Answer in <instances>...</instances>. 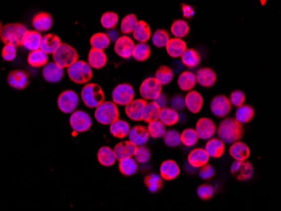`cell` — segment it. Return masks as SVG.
<instances>
[{
  "mask_svg": "<svg viewBox=\"0 0 281 211\" xmlns=\"http://www.w3.org/2000/svg\"><path fill=\"white\" fill-rule=\"evenodd\" d=\"M133 33V37L135 38V40H137L138 42H142V43H146L152 36L150 26L144 20L138 21V25L134 29Z\"/></svg>",
  "mask_w": 281,
  "mask_h": 211,
  "instance_id": "32",
  "label": "cell"
},
{
  "mask_svg": "<svg viewBox=\"0 0 281 211\" xmlns=\"http://www.w3.org/2000/svg\"><path fill=\"white\" fill-rule=\"evenodd\" d=\"M209 161V156L205 149L196 148L191 150L188 155V162L190 167L194 168H201L207 165Z\"/></svg>",
  "mask_w": 281,
  "mask_h": 211,
  "instance_id": "22",
  "label": "cell"
},
{
  "mask_svg": "<svg viewBox=\"0 0 281 211\" xmlns=\"http://www.w3.org/2000/svg\"><path fill=\"white\" fill-rule=\"evenodd\" d=\"M42 36L40 32L36 31H28L25 34L23 38L22 46L26 48L27 50L32 51L38 50L41 47Z\"/></svg>",
  "mask_w": 281,
  "mask_h": 211,
  "instance_id": "30",
  "label": "cell"
},
{
  "mask_svg": "<svg viewBox=\"0 0 281 211\" xmlns=\"http://www.w3.org/2000/svg\"><path fill=\"white\" fill-rule=\"evenodd\" d=\"M137 148H138V146H136L129 140L120 142L115 146V149L113 150L116 160L121 161L123 159L133 157L135 155Z\"/></svg>",
  "mask_w": 281,
  "mask_h": 211,
  "instance_id": "24",
  "label": "cell"
},
{
  "mask_svg": "<svg viewBox=\"0 0 281 211\" xmlns=\"http://www.w3.org/2000/svg\"><path fill=\"white\" fill-rule=\"evenodd\" d=\"M216 132L221 141L226 144H233L242 139L244 129L243 124L237 122L235 117H226L220 122Z\"/></svg>",
  "mask_w": 281,
  "mask_h": 211,
  "instance_id": "1",
  "label": "cell"
},
{
  "mask_svg": "<svg viewBox=\"0 0 281 211\" xmlns=\"http://www.w3.org/2000/svg\"><path fill=\"white\" fill-rule=\"evenodd\" d=\"M146 104V101L143 100L142 98L140 99H134L129 104L126 106L125 111L127 117L133 121H141L142 120V114H143L144 106Z\"/></svg>",
  "mask_w": 281,
  "mask_h": 211,
  "instance_id": "16",
  "label": "cell"
},
{
  "mask_svg": "<svg viewBox=\"0 0 281 211\" xmlns=\"http://www.w3.org/2000/svg\"><path fill=\"white\" fill-rule=\"evenodd\" d=\"M146 128L148 131L149 136L152 137L153 139L162 138L166 132L165 126L163 125L159 120L150 122Z\"/></svg>",
  "mask_w": 281,
  "mask_h": 211,
  "instance_id": "50",
  "label": "cell"
},
{
  "mask_svg": "<svg viewBox=\"0 0 281 211\" xmlns=\"http://www.w3.org/2000/svg\"><path fill=\"white\" fill-rule=\"evenodd\" d=\"M1 29H2V23L0 21V34H1Z\"/></svg>",
  "mask_w": 281,
  "mask_h": 211,
  "instance_id": "60",
  "label": "cell"
},
{
  "mask_svg": "<svg viewBox=\"0 0 281 211\" xmlns=\"http://www.w3.org/2000/svg\"><path fill=\"white\" fill-rule=\"evenodd\" d=\"M169 39V34L164 29H157L152 36V43L157 47H166Z\"/></svg>",
  "mask_w": 281,
  "mask_h": 211,
  "instance_id": "51",
  "label": "cell"
},
{
  "mask_svg": "<svg viewBox=\"0 0 281 211\" xmlns=\"http://www.w3.org/2000/svg\"><path fill=\"white\" fill-rule=\"evenodd\" d=\"M190 32V25L187 21L184 20H174L171 25V33L174 37L182 39L183 37L187 36Z\"/></svg>",
  "mask_w": 281,
  "mask_h": 211,
  "instance_id": "44",
  "label": "cell"
},
{
  "mask_svg": "<svg viewBox=\"0 0 281 211\" xmlns=\"http://www.w3.org/2000/svg\"><path fill=\"white\" fill-rule=\"evenodd\" d=\"M112 100L116 105L127 106L135 98V91L128 83L119 84L112 92Z\"/></svg>",
  "mask_w": 281,
  "mask_h": 211,
  "instance_id": "7",
  "label": "cell"
},
{
  "mask_svg": "<svg viewBox=\"0 0 281 211\" xmlns=\"http://www.w3.org/2000/svg\"><path fill=\"white\" fill-rule=\"evenodd\" d=\"M180 139H181V143L183 145H185L187 147H191L197 144L199 137L196 129L190 128H186L180 133Z\"/></svg>",
  "mask_w": 281,
  "mask_h": 211,
  "instance_id": "46",
  "label": "cell"
},
{
  "mask_svg": "<svg viewBox=\"0 0 281 211\" xmlns=\"http://www.w3.org/2000/svg\"><path fill=\"white\" fill-rule=\"evenodd\" d=\"M54 63L62 69H68L78 60V53L74 47L68 43H62L58 50L53 53Z\"/></svg>",
  "mask_w": 281,
  "mask_h": 211,
  "instance_id": "6",
  "label": "cell"
},
{
  "mask_svg": "<svg viewBox=\"0 0 281 211\" xmlns=\"http://www.w3.org/2000/svg\"><path fill=\"white\" fill-rule=\"evenodd\" d=\"M97 158L99 163L104 167H111L116 161L114 150L108 146H103L99 149L97 153Z\"/></svg>",
  "mask_w": 281,
  "mask_h": 211,
  "instance_id": "36",
  "label": "cell"
},
{
  "mask_svg": "<svg viewBox=\"0 0 281 211\" xmlns=\"http://www.w3.org/2000/svg\"><path fill=\"white\" fill-rule=\"evenodd\" d=\"M159 172L163 180L172 181L179 177L180 168L174 160H166L160 166Z\"/></svg>",
  "mask_w": 281,
  "mask_h": 211,
  "instance_id": "18",
  "label": "cell"
},
{
  "mask_svg": "<svg viewBox=\"0 0 281 211\" xmlns=\"http://www.w3.org/2000/svg\"><path fill=\"white\" fill-rule=\"evenodd\" d=\"M135 43L133 40L127 36H119L115 42L114 49L117 55L125 59L133 57Z\"/></svg>",
  "mask_w": 281,
  "mask_h": 211,
  "instance_id": "13",
  "label": "cell"
},
{
  "mask_svg": "<svg viewBox=\"0 0 281 211\" xmlns=\"http://www.w3.org/2000/svg\"><path fill=\"white\" fill-rule=\"evenodd\" d=\"M110 40L107 34L103 32H98L91 36L90 45L92 48L98 50H105L110 46Z\"/></svg>",
  "mask_w": 281,
  "mask_h": 211,
  "instance_id": "42",
  "label": "cell"
},
{
  "mask_svg": "<svg viewBox=\"0 0 281 211\" xmlns=\"http://www.w3.org/2000/svg\"><path fill=\"white\" fill-rule=\"evenodd\" d=\"M196 75L191 71H184L178 78V86L184 92H190L196 86Z\"/></svg>",
  "mask_w": 281,
  "mask_h": 211,
  "instance_id": "34",
  "label": "cell"
},
{
  "mask_svg": "<svg viewBox=\"0 0 281 211\" xmlns=\"http://www.w3.org/2000/svg\"><path fill=\"white\" fill-rule=\"evenodd\" d=\"M196 82L203 87H211L216 82V74L211 68H202L196 73Z\"/></svg>",
  "mask_w": 281,
  "mask_h": 211,
  "instance_id": "25",
  "label": "cell"
},
{
  "mask_svg": "<svg viewBox=\"0 0 281 211\" xmlns=\"http://www.w3.org/2000/svg\"><path fill=\"white\" fill-rule=\"evenodd\" d=\"M154 78L161 86H166L170 83L174 78V71L170 67L162 65L156 71Z\"/></svg>",
  "mask_w": 281,
  "mask_h": 211,
  "instance_id": "41",
  "label": "cell"
},
{
  "mask_svg": "<svg viewBox=\"0 0 281 211\" xmlns=\"http://www.w3.org/2000/svg\"><path fill=\"white\" fill-rule=\"evenodd\" d=\"M29 74L24 70H12L8 73L7 81L8 86L16 90H24L29 85Z\"/></svg>",
  "mask_w": 281,
  "mask_h": 211,
  "instance_id": "15",
  "label": "cell"
},
{
  "mask_svg": "<svg viewBox=\"0 0 281 211\" xmlns=\"http://www.w3.org/2000/svg\"><path fill=\"white\" fill-rule=\"evenodd\" d=\"M88 64L94 70H100L107 64V56L103 50L91 48L88 54Z\"/></svg>",
  "mask_w": 281,
  "mask_h": 211,
  "instance_id": "28",
  "label": "cell"
},
{
  "mask_svg": "<svg viewBox=\"0 0 281 211\" xmlns=\"http://www.w3.org/2000/svg\"><path fill=\"white\" fill-rule=\"evenodd\" d=\"M196 131L199 139H211L215 132L216 127L213 120L208 117H202L196 122Z\"/></svg>",
  "mask_w": 281,
  "mask_h": 211,
  "instance_id": "14",
  "label": "cell"
},
{
  "mask_svg": "<svg viewBox=\"0 0 281 211\" xmlns=\"http://www.w3.org/2000/svg\"><path fill=\"white\" fill-rule=\"evenodd\" d=\"M151 55V47L147 43L139 42L135 45L133 50V57L137 61H146Z\"/></svg>",
  "mask_w": 281,
  "mask_h": 211,
  "instance_id": "45",
  "label": "cell"
},
{
  "mask_svg": "<svg viewBox=\"0 0 281 211\" xmlns=\"http://www.w3.org/2000/svg\"><path fill=\"white\" fill-rule=\"evenodd\" d=\"M211 110L215 116L218 117H225L232 110V104L228 98L224 95H219L213 98L211 103Z\"/></svg>",
  "mask_w": 281,
  "mask_h": 211,
  "instance_id": "12",
  "label": "cell"
},
{
  "mask_svg": "<svg viewBox=\"0 0 281 211\" xmlns=\"http://www.w3.org/2000/svg\"><path fill=\"white\" fill-rule=\"evenodd\" d=\"M95 119L103 125H110L115 121L119 119L120 112L113 102H104L99 106H97L94 112Z\"/></svg>",
  "mask_w": 281,
  "mask_h": 211,
  "instance_id": "4",
  "label": "cell"
},
{
  "mask_svg": "<svg viewBox=\"0 0 281 211\" xmlns=\"http://www.w3.org/2000/svg\"><path fill=\"white\" fill-rule=\"evenodd\" d=\"M27 62L31 66L41 68V67H44L47 64L48 56L44 52H42L41 49L32 51L28 54Z\"/></svg>",
  "mask_w": 281,
  "mask_h": 211,
  "instance_id": "39",
  "label": "cell"
},
{
  "mask_svg": "<svg viewBox=\"0 0 281 211\" xmlns=\"http://www.w3.org/2000/svg\"><path fill=\"white\" fill-rule=\"evenodd\" d=\"M149 133L147 128L144 126L137 125L130 129L128 138L129 141L132 142L136 146L145 145L148 141Z\"/></svg>",
  "mask_w": 281,
  "mask_h": 211,
  "instance_id": "21",
  "label": "cell"
},
{
  "mask_svg": "<svg viewBox=\"0 0 281 211\" xmlns=\"http://www.w3.org/2000/svg\"><path fill=\"white\" fill-rule=\"evenodd\" d=\"M254 167L248 161H235L231 167V173L237 180H249L254 175Z\"/></svg>",
  "mask_w": 281,
  "mask_h": 211,
  "instance_id": "11",
  "label": "cell"
},
{
  "mask_svg": "<svg viewBox=\"0 0 281 211\" xmlns=\"http://www.w3.org/2000/svg\"><path fill=\"white\" fill-rule=\"evenodd\" d=\"M181 8H182V13L183 15L185 18H187V19H190L194 16L195 14V9H194L193 7L189 5L187 3H182L181 4Z\"/></svg>",
  "mask_w": 281,
  "mask_h": 211,
  "instance_id": "58",
  "label": "cell"
},
{
  "mask_svg": "<svg viewBox=\"0 0 281 211\" xmlns=\"http://www.w3.org/2000/svg\"><path fill=\"white\" fill-rule=\"evenodd\" d=\"M185 106L192 113H198L203 107L204 99L200 92L190 91L185 97Z\"/></svg>",
  "mask_w": 281,
  "mask_h": 211,
  "instance_id": "19",
  "label": "cell"
},
{
  "mask_svg": "<svg viewBox=\"0 0 281 211\" xmlns=\"http://www.w3.org/2000/svg\"><path fill=\"white\" fill-rule=\"evenodd\" d=\"M27 29L25 25L20 23H9L3 25L1 29L0 40L6 44L14 45L19 47L22 44L23 38L26 33Z\"/></svg>",
  "mask_w": 281,
  "mask_h": 211,
  "instance_id": "2",
  "label": "cell"
},
{
  "mask_svg": "<svg viewBox=\"0 0 281 211\" xmlns=\"http://www.w3.org/2000/svg\"><path fill=\"white\" fill-rule=\"evenodd\" d=\"M118 14L115 12H105L100 18V23L103 27L107 30H113L116 28L118 23Z\"/></svg>",
  "mask_w": 281,
  "mask_h": 211,
  "instance_id": "49",
  "label": "cell"
},
{
  "mask_svg": "<svg viewBox=\"0 0 281 211\" xmlns=\"http://www.w3.org/2000/svg\"><path fill=\"white\" fill-rule=\"evenodd\" d=\"M201 59L202 58H201L200 53L193 48H189V49L187 48L181 56L182 64L188 67L189 69H193L199 65V64L201 63Z\"/></svg>",
  "mask_w": 281,
  "mask_h": 211,
  "instance_id": "37",
  "label": "cell"
},
{
  "mask_svg": "<svg viewBox=\"0 0 281 211\" xmlns=\"http://www.w3.org/2000/svg\"><path fill=\"white\" fill-rule=\"evenodd\" d=\"M171 108L174 109L175 111H181L185 107V97L181 95H176L170 101Z\"/></svg>",
  "mask_w": 281,
  "mask_h": 211,
  "instance_id": "57",
  "label": "cell"
},
{
  "mask_svg": "<svg viewBox=\"0 0 281 211\" xmlns=\"http://www.w3.org/2000/svg\"><path fill=\"white\" fill-rule=\"evenodd\" d=\"M215 174V170L214 167L211 164L205 165L203 167H201L200 172H199V175L205 180H208L212 178Z\"/></svg>",
  "mask_w": 281,
  "mask_h": 211,
  "instance_id": "56",
  "label": "cell"
},
{
  "mask_svg": "<svg viewBox=\"0 0 281 211\" xmlns=\"http://www.w3.org/2000/svg\"><path fill=\"white\" fill-rule=\"evenodd\" d=\"M68 75L74 83L86 84L93 77V70L88 63L83 60H77L68 68Z\"/></svg>",
  "mask_w": 281,
  "mask_h": 211,
  "instance_id": "5",
  "label": "cell"
},
{
  "mask_svg": "<svg viewBox=\"0 0 281 211\" xmlns=\"http://www.w3.org/2000/svg\"><path fill=\"white\" fill-rule=\"evenodd\" d=\"M31 23L38 32L49 31L53 26V16L47 12H39L34 15Z\"/></svg>",
  "mask_w": 281,
  "mask_h": 211,
  "instance_id": "20",
  "label": "cell"
},
{
  "mask_svg": "<svg viewBox=\"0 0 281 211\" xmlns=\"http://www.w3.org/2000/svg\"><path fill=\"white\" fill-rule=\"evenodd\" d=\"M163 138L165 145L168 147H176L181 144L180 133L175 129L166 130Z\"/></svg>",
  "mask_w": 281,
  "mask_h": 211,
  "instance_id": "48",
  "label": "cell"
},
{
  "mask_svg": "<svg viewBox=\"0 0 281 211\" xmlns=\"http://www.w3.org/2000/svg\"><path fill=\"white\" fill-rule=\"evenodd\" d=\"M138 23V18L135 14H127L122 19L121 23V31L124 34L133 33Z\"/></svg>",
  "mask_w": 281,
  "mask_h": 211,
  "instance_id": "47",
  "label": "cell"
},
{
  "mask_svg": "<svg viewBox=\"0 0 281 211\" xmlns=\"http://www.w3.org/2000/svg\"><path fill=\"white\" fill-rule=\"evenodd\" d=\"M81 98L86 106L96 108L105 102V96L102 87L96 83L86 84L81 92Z\"/></svg>",
  "mask_w": 281,
  "mask_h": 211,
  "instance_id": "3",
  "label": "cell"
},
{
  "mask_svg": "<svg viewBox=\"0 0 281 211\" xmlns=\"http://www.w3.org/2000/svg\"><path fill=\"white\" fill-rule=\"evenodd\" d=\"M154 102L157 103V105L159 106L161 108H163V107H165L166 105L168 104V98L165 95L161 93L159 97Z\"/></svg>",
  "mask_w": 281,
  "mask_h": 211,
  "instance_id": "59",
  "label": "cell"
},
{
  "mask_svg": "<svg viewBox=\"0 0 281 211\" xmlns=\"http://www.w3.org/2000/svg\"><path fill=\"white\" fill-rule=\"evenodd\" d=\"M165 47L168 55L172 58H179L187 49V45L184 40L174 37L169 39Z\"/></svg>",
  "mask_w": 281,
  "mask_h": 211,
  "instance_id": "29",
  "label": "cell"
},
{
  "mask_svg": "<svg viewBox=\"0 0 281 211\" xmlns=\"http://www.w3.org/2000/svg\"><path fill=\"white\" fill-rule=\"evenodd\" d=\"M160 111H161V107L157 105L156 102L152 101L150 103H146L144 106L142 120L147 123L157 121L159 119Z\"/></svg>",
  "mask_w": 281,
  "mask_h": 211,
  "instance_id": "33",
  "label": "cell"
},
{
  "mask_svg": "<svg viewBox=\"0 0 281 211\" xmlns=\"http://www.w3.org/2000/svg\"><path fill=\"white\" fill-rule=\"evenodd\" d=\"M119 170L122 175L130 177L137 173L138 170V162L133 157L119 161Z\"/></svg>",
  "mask_w": 281,
  "mask_h": 211,
  "instance_id": "38",
  "label": "cell"
},
{
  "mask_svg": "<svg viewBox=\"0 0 281 211\" xmlns=\"http://www.w3.org/2000/svg\"><path fill=\"white\" fill-rule=\"evenodd\" d=\"M205 150L207 151L209 157L220 158L225 152V143L219 138H211L208 139Z\"/></svg>",
  "mask_w": 281,
  "mask_h": 211,
  "instance_id": "27",
  "label": "cell"
},
{
  "mask_svg": "<svg viewBox=\"0 0 281 211\" xmlns=\"http://www.w3.org/2000/svg\"><path fill=\"white\" fill-rule=\"evenodd\" d=\"M229 153L234 159L235 161H247L250 156V149L248 145H246L243 142L237 141L233 143L229 149Z\"/></svg>",
  "mask_w": 281,
  "mask_h": 211,
  "instance_id": "26",
  "label": "cell"
},
{
  "mask_svg": "<svg viewBox=\"0 0 281 211\" xmlns=\"http://www.w3.org/2000/svg\"><path fill=\"white\" fill-rule=\"evenodd\" d=\"M134 157L138 163H146L151 158V150L146 145L138 146Z\"/></svg>",
  "mask_w": 281,
  "mask_h": 211,
  "instance_id": "53",
  "label": "cell"
},
{
  "mask_svg": "<svg viewBox=\"0 0 281 211\" xmlns=\"http://www.w3.org/2000/svg\"><path fill=\"white\" fill-rule=\"evenodd\" d=\"M130 128L129 123L125 120H116L110 126V132L115 138L117 139H124L128 136L129 134Z\"/></svg>",
  "mask_w": 281,
  "mask_h": 211,
  "instance_id": "31",
  "label": "cell"
},
{
  "mask_svg": "<svg viewBox=\"0 0 281 211\" xmlns=\"http://www.w3.org/2000/svg\"><path fill=\"white\" fill-rule=\"evenodd\" d=\"M160 122L164 126H173L179 122V115L178 111L168 106L161 108L159 115Z\"/></svg>",
  "mask_w": 281,
  "mask_h": 211,
  "instance_id": "35",
  "label": "cell"
},
{
  "mask_svg": "<svg viewBox=\"0 0 281 211\" xmlns=\"http://www.w3.org/2000/svg\"><path fill=\"white\" fill-rule=\"evenodd\" d=\"M16 47L14 45L6 44L2 49V58L4 61H13L16 57Z\"/></svg>",
  "mask_w": 281,
  "mask_h": 211,
  "instance_id": "55",
  "label": "cell"
},
{
  "mask_svg": "<svg viewBox=\"0 0 281 211\" xmlns=\"http://www.w3.org/2000/svg\"><path fill=\"white\" fill-rule=\"evenodd\" d=\"M78 105V96L72 90L62 92L58 98V108L64 113H72Z\"/></svg>",
  "mask_w": 281,
  "mask_h": 211,
  "instance_id": "9",
  "label": "cell"
},
{
  "mask_svg": "<svg viewBox=\"0 0 281 211\" xmlns=\"http://www.w3.org/2000/svg\"><path fill=\"white\" fill-rule=\"evenodd\" d=\"M229 101H230L232 106H234L236 107H239L245 103V94L242 91L236 90V91H233L230 95Z\"/></svg>",
  "mask_w": 281,
  "mask_h": 211,
  "instance_id": "54",
  "label": "cell"
},
{
  "mask_svg": "<svg viewBox=\"0 0 281 211\" xmlns=\"http://www.w3.org/2000/svg\"><path fill=\"white\" fill-rule=\"evenodd\" d=\"M254 109L249 105H243L237 107V110L236 111L235 114V119L237 120V122H239L241 124L243 123H247V122H250L251 120L253 119L254 117Z\"/></svg>",
  "mask_w": 281,
  "mask_h": 211,
  "instance_id": "40",
  "label": "cell"
},
{
  "mask_svg": "<svg viewBox=\"0 0 281 211\" xmlns=\"http://www.w3.org/2000/svg\"><path fill=\"white\" fill-rule=\"evenodd\" d=\"M215 189L212 185L208 184H202L197 189V195L202 200H209L214 196Z\"/></svg>",
  "mask_w": 281,
  "mask_h": 211,
  "instance_id": "52",
  "label": "cell"
},
{
  "mask_svg": "<svg viewBox=\"0 0 281 211\" xmlns=\"http://www.w3.org/2000/svg\"><path fill=\"white\" fill-rule=\"evenodd\" d=\"M63 42L59 36L55 34H47L42 36V42L40 49L46 54H53L58 50Z\"/></svg>",
  "mask_w": 281,
  "mask_h": 211,
  "instance_id": "23",
  "label": "cell"
},
{
  "mask_svg": "<svg viewBox=\"0 0 281 211\" xmlns=\"http://www.w3.org/2000/svg\"><path fill=\"white\" fill-rule=\"evenodd\" d=\"M144 184L146 185V189H148L151 193H157L163 188V180L159 175L155 174V173H151L145 177Z\"/></svg>",
  "mask_w": 281,
  "mask_h": 211,
  "instance_id": "43",
  "label": "cell"
},
{
  "mask_svg": "<svg viewBox=\"0 0 281 211\" xmlns=\"http://www.w3.org/2000/svg\"><path fill=\"white\" fill-rule=\"evenodd\" d=\"M140 97L143 100L156 101L161 93H162V86L157 82L154 77H149L144 80L140 84Z\"/></svg>",
  "mask_w": 281,
  "mask_h": 211,
  "instance_id": "8",
  "label": "cell"
},
{
  "mask_svg": "<svg viewBox=\"0 0 281 211\" xmlns=\"http://www.w3.org/2000/svg\"><path fill=\"white\" fill-rule=\"evenodd\" d=\"M70 125L72 129L77 133H83L88 131L92 125V119L90 116L86 111H74L70 117Z\"/></svg>",
  "mask_w": 281,
  "mask_h": 211,
  "instance_id": "10",
  "label": "cell"
},
{
  "mask_svg": "<svg viewBox=\"0 0 281 211\" xmlns=\"http://www.w3.org/2000/svg\"><path fill=\"white\" fill-rule=\"evenodd\" d=\"M42 75L45 81L50 83H58L61 81L64 75V69L58 66L54 62L47 63L42 70Z\"/></svg>",
  "mask_w": 281,
  "mask_h": 211,
  "instance_id": "17",
  "label": "cell"
}]
</instances>
